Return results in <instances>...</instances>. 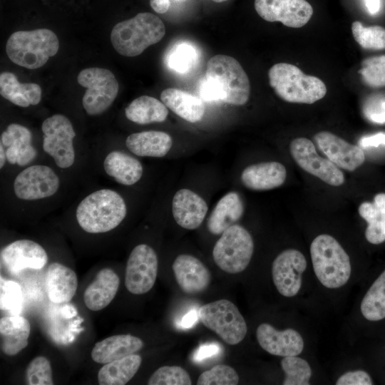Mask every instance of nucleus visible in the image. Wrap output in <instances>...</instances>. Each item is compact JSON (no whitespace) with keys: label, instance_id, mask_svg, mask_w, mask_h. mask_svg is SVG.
<instances>
[{"label":"nucleus","instance_id":"8","mask_svg":"<svg viewBox=\"0 0 385 385\" xmlns=\"http://www.w3.org/2000/svg\"><path fill=\"white\" fill-rule=\"evenodd\" d=\"M198 318L226 344L241 342L247 332L246 322L238 308L227 299H220L201 306Z\"/></svg>","mask_w":385,"mask_h":385},{"label":"nucleus","instance_id":"16","mask_svg":"<svg viewBox=\"0 0 385 385\" xmlns=\"http://www.w3.org/2000/svg\"><path fill=\"white\" fill-rule=\"evenodd\" d=\"M1 262L9 272L17 274L25 269L43 268L48 262V255L38 243L18 240L1 250Z\"/></svg>","mask_w":385,"mask_h":385},{"label":"nucleus","instance_id":"24","mask_svg":"<svg viewBox=\"0 0 385 385\" xmlns=\"http://www.w3.org/2000/svg\"><path fill=\"white\" fill-rule=\"evenodd\" d=\"M120 284L118 274L110 268L101 270L83 294L87 308L98 311L106 307L115 297Z\"/></svg>","mask_w":385,"mask_h":385},{"label":"nucleus","instance_id":"33","mask_svg":"<svg viewBox=\"0 0 385 385\" xmlns=\"http://www.w3.org/2000/svg\"><path fill=\"white\" fill-rule=\"evenodd\" d=\"M142 362L138 354H130L105 364L98 374L101 385H124L136 374Z\"/></svg>","mask_w":385,"mask_h":385},{"label":"nucleus","instance_id":"36","mask_svg":"<svg viewBox=\"0 0 385 385\" xmlns=\"http://www.w3.org/2000/svg\"><path fill=\"white\" fill-rule=\"evenodd\" d=\"M198 56L197 49L192 43L181 41L170 48L165 61L171 70L178 73H186L196 66Z\"/></svg>","mask_w":385,"mask_h":385},{"label":"nucleus","instance_id":"11","mask_svg":"<svg viewBox=\"0 0 385 385\" xmlns=\"http://www.w3.org/2000/svg\"><path fill=\"white\" fill-rule=\"evenodd\" d=\"M58 175L49 166L32 165L21 170L14 178L15 196L23 201H36L53 196L59 190Z\"/></svg>","mask_w":385,"mask_h":385},{"label":"nucleus","instance_id":"32","mask_svg":"<svg viewBox=\"0 0 385 385\" xmlns=\"http://www.w3.org/2000/svg\"><path fill=\"white\" fill-rule=\"evenodd\" d=\"M360 216L366 221L365 237L373 245L385 241V193H378L374 201L362 202L358 209Z\"/></svg>","mask_w":385,"mask_h":385},{"label":"nucleus","instance_id":"18","mask_svg":"<svg viewBox=\"0 0 385 385\" xmlns=\"http://www.w3.org/2000/svg\"><path fill=\"white\" fill-rule=\"evenodd\" d=\"M260 346L270 354L280 356H297L304 349L301 334L293 329L277 330L267 323H262L256 330Z\"/></svg>","mask_w":385,"mask_h":385},{"label":"nucleus","instance_id":"48","mask_svg":"<svg viewBox=\"0 0 385 385\" xmlns=\"http://www.w3.org/2000/svg\"><path fill=\"white\" fill-rule=\"evenodd\" d=\"M220 351L219 346L215 344H204L200 346L194 355V359L199 361L210 357Z\"/></svg>","mask_w":385,"mask_h":385},{"label":"nucleus","instance_id":"10","mask_svg":"<svg viewBox=\"0 0 385 385\" xmlns=\"http://www.w3.org/2000/svg\"><path fill=\"white\" fill-rule=\"evenodd\" d=\"M41 130L44 152L53 158L58 168H71L76 161V132L70 120L63 115L55 114L43 120Z\"/></svg>","mask_w":385,"mask_h":385},{"label":"nucleus","instance_id":"42","mask_svg":"<svg viewBox=\"0 0 385 385\" xmlns=\"http://www.w3.org/2000/svg\"><path fill=\"white\" fill-rule=\"evenodd\" d=\"M29 385H53L52 369L49 360L44 356H36L28 364L25 375Z\"/></svg>","mask_w":385,"mask_h":385},{"label":"nucleus","instance_id":"17","mask_svg":"<svg viewBox=\"0 0 385 385\" xmlns=\"http://www.w3.org/2000/svg\"><path fill=\"white\" fill-rule=\"evenodd\" d=\"M318 148L338 168L354 171L365 161V154L359 145H352L329 131L314 135Z\"/></svg>","mask_w":385,"mask_h":385},{"label":"nucleus","instance_id":"47","mask_svg":"<svg viewBox=\"0 0 385 385\" xmlns=\"http://www.w3.org/2000/svg\"><path fill=\"white\" fill-rule=\"evenodd\" d=\"M380 145H385V133L381 132L374 135L364 136L359 140L361 148L377 147Z\"/></svg>","mask_w":385,"mask_h":385},{"label":"nucleus","instance_id":"43","mask_svg":"<svg viewBox=\"0 0 385 385\" xmlns=\"http://www.w3.org/2000/svg\"><path fill=\"white\" fill-rule=\"evenodd\" d=\"M0 307L12 313L20 312L22 306V292L20 285L11 280H6L1 277Z\"/></svg>","mask_w":385,"mask_h":385},{"label":"nucleus","instance_id":"29","mask_svg":"<svg viewBox=\"0 0 385 385\" xmlns=\"http://www.w3.org/2000/svg\"><path fill=\"white\" fill-rule=\"evenodd\" d=\"M160 100L168 108L190 123L201 120L205 114V106L201 98L178 88L163 90Z\"/></svg>","mask_w":385,"mask_h":385},{"label":"nucleus","instance_id":"41","mask_svg":"<svg viewBox=\"0 0 385 385\" xmlns=\"http://www.w3.org/2000/svg\"><path fill=\"white\" fill-rule=\"evenodd\" d=\"M239 382L237 371L230 366L218 364L205 371L198 377L197 385H236Z\"/></svg>","mask_w":385,"mask_h":385},{"label":"nucleus","instance_id":"5","mask_svg":"<svg viewBox=\"0 0 385 385\" xmlns=\"http://www.w3.org/2000/svg\"><path fill=\"white\" fill-rule=\"evenodd\" d=\"M58 48L56 35L47 29L16 31L9 36L6 45L9 59L29 69L43 66L56 54Z\"/></svg>","mask_w":385,"mask_h":385},{"label":"nucleus","instance_id":"1","mask_svg":"<svg viewBox=\"0 0 385 385\" xmlns=\"http://www.w3.org/2000/svg\"><path fill=\"white\" fill-rule=\"evenodd\" d=\"M123 197L115 190L99 189L78 203L76 218L78 225L91 234L105 233L116 228L127 215Z\"/></svg>","mask_w":385,"mask_h":385},{"label":"nucleus","instance_id":"44","mask_svg":"<svg viewBox=\"0 0 385 385\" xmlns=\"http://www.w3.org/2000/svg\"><path fill=\"white\" fill-rule=\"evenodd\" d=\"M364 113L369 120L376 123H385V98L371 97L364 105Z\"/></svg>","mask_w":385,"mask_h":385},{"label":"nucleus","instance_id":"38","mask_svg":"<svg viewBox=\"0 0 385 385\" xmlns=\"http://www.w3.org/2000/svg\"><path fill=\"white\" fill-rule=\"evenodd\" d=\"M351 32L354 40L365 49H385V29L381 26H364L355 21L351 24Z\"/></svg>","mask_w":385,"mask_h":385},{"label":"nucleus","instance_id":"25","mask_svg":"<svg viewBox=\"0 0 385 385\" xmlns=\"http://www.w3.org/2000/svg\"><path fill=\"white\" fill-rule=\"evenodd\" d=\"M143 346V342L131 334H118L97 342L92 351V359L105 364L115 359L133 354Z\"/></svg>","mask_w":385,"mask_h":385},{"label":"nucleus","instance_id":"22","mask_svg":"<svg viewBox=\"0 0 385 385\" xmlns=\"http://www.w3.org/2000/svg\"><path fill=\"white\" fill-rule=\"evenodd\" d=\"M286 177L285 167L275 161L250 165L241 173L242 184L252 190H269L277 188L284 183Z\"/></svg>","mask_w":385,"mask_h":385},{"label":"nucleus","instance_id":"6","mask_svg":"<svg viewBox=\"0 0 385 385\" xmlns=\"http://www.w3.org/2000/svg\"><path fill=\"white\" fill-rule=\"evenodd\" d=\"M205 77L217 88L220 101L235 106L245 104L250 94L249 78L234 58L217 54L209 59Z\"/></svg>","mask_w":385,"mask_h":385},{"label":"nucleus","instance_id":"28","mask_svg":"<svg viewBox=\"0 0 385 385\" xmlns=\"http://www.w3.org/2000/svg\"><path fill=\"white\" fill-rule=\"evenodd\" d=\"M244 213L242 200L236 192H229L217 202L207 220V227L212 235H221L235 225Z\"/></svg>","mask_w":385,"mask_h":385},{"label":"nucleus","instance_id":"9","mask_svg":"<svg viewBox=\"0 0 385 385\" xmlns=\"http://www.w3.org/2000/svg\"><path fill=\"white\" fill-rule=\"evenodd\" d=\"M78 83L86 91L82 105L89 115H98L107 111L118 92V83L113 73L106 68L93 67L82 70Z\"/></svg>","mask_w":385,"mask_h":385},{"label":"nucleus","instance_id":"27","mask_svg":"<svg viewBox=\"0 0 385 385\" xmlns=\"http://www.w3.org/2000/svg\"><path fill=\"white\" fill-rule=\"evenodd\" d=\"M173 139L167 133L148 130L129 135L125 140L127 148L139 157L162 158L168 153Z\"/></svg>","mask_w":385,"mask_h":385},{"label":"nucleus","instance_id":"13","mask_svg":"<svg viewBox=\"0 0 385 385\" xmlns=\"http://www.w3.org/2000/svg\"><path fill=\"white\" fill-rule=\"evenodd\" d=\"M289 151L295 163L308 173L332 186H340L344 183L343 173L328 158L319 156L309 139H293L289 145Z\"/></svg>","mask_w":385,"mask_h":385},{"label":"nucleus","instance_id":"14","mask_svg":"<svg viewBox=\"0 0 385 385\" xmlns=\"http://www.w3.org/2000/svg\"><path fill=\"white\" fill-rule=\"evenodd\" d=\"M307 265L304 255L295 249L285 250L276 257L272 265V276L279 294L292 297L299 292Z\"/></svg>","mask_w":385,"mask_h":385},{"label":"nucleus","instance_id":"37","mask_svg":"<svg viewBox=\"0 0 385 385\" xmlns=\"http://www.w3.org/2000/svg\"><path fill=\"white\" fill-rule=\"evenodd\" d=\"M285 374L284 385H309L312 369L308 362L297 356H285L281 361Z\"/></svg>","mask_w":385,"mask_h":385},{"label":"nucleus","instance_id":"19","mask_svg":"<svg viewBox=\"0 0 385 385\" xmlns=\"http://www.w3.org/2000/svg\"><path fill=\"white\" fill-rule=\"evenodd\" d=\"M176 282L188 294L204 292L210 283V272L197 257L187 254L178 255L173 263Z\"/></svg>","mask_w":385,"mask_h":385},{"label":"nucleus","instance_id":"39","mask_svg":"<svg viewBox=\"0 0 385 385\" xmlns=\"http://www.w3.org/2000/svg\"><path fill=\"white\" fill-rule=\"evenodd\" d=\"M359 73L363 82L372 88L385 87V55L364 59Z\"/></svg>","mask_w":385,"mask_h":385},{"label":"nucleus","instance_id":"45","mask_svg":"<svg viewBox=\"0 0 385 385\" xmlns=\"http://www.w3.org/2000/svg\"><path fill=\"white\" fill-rule=\"evenodd\" d=\"M337 385H371L372 379L369 374L362 370L347 371L337 381Z\"/></svg>","mask_w":385,"mask_h":385},{"label":"nucleus","instance_id":"50","mask_svg":"<svg viewBox=\"0 0 385 385\" xmlns=\"http://www.w3.org/2000/svg\"><path fill=\"white\" fill-rule=\"evenodd\" d=\"M369 12L371 14L377 13L380 9V0H364Z\"/></svg>","mask_w":385,"mask_h":385},{"label":"nucleus","instance_id":"12","mask_svg":"<svg viewBox=\"0 0 385 385\" xmlns=\"http://www.w3.org/2000/svg\"><path fill=\"white\" fill-rule=\"evenodd\" d=\"M158 260L155 250L140 244L131 251L126 263L125 285L133 294H143L153 287L158 274Z\"/></svg>","mask_w":385,"mask_h":385},{"label":"nucleus","instance_id":"31","mask_svg":"<svg viewBox=\"0 0 385 385\" xmlns=\"http://www.w3.org/2000/svg\"><path fill=\"white\" fill-rule=\"evenodd\" d=\"M0 93L14 105L26 108L39 103L42 91L36 83H21L13 73L3 72L0 75Z\"/></svg>","mask_w":385,"mask_h":385},{"label":"nucleus","instance_id":"21","mask_svg":"<svg viewBox=\"0 0 385 385\" xmlns=\"http://www.w3.org/2000/svg\"><path fill=\"white\" fill-rule=\"evenodd\" d=\"M208 210L205 200L189 189L175 192L172 202V212L177 224L187 230L200 227Z\"/></svg>","mask_w":385,"mask_h":385},{"label":"nucleus","instance_id":"7","mask_svg":"<svg viewBox=\"0 0 385 385\" xmlns=\"http://www.w3.org/2000/svg\"><path fill=\"white\" fill-rule=\"evenodd\" d=\"M254 242L250 232L239 225L225 230L214 245L215 263L222 271L237 274L244 271L252 259Z\"/></svg>","mask_w":385,"mask_h":385},{"label":"nucleus","instance_id":"46","mask_svg":"<svg viewBox=\"0 0 385 385\" xmlns=\"http://www.w3.org/2000/svg\"><path fill=\"white\" fill-rule=\"evenodd\" d=\"M198 91L200 98L205 101H220L217 90L205 76L200 83Z\"/></svg>","mask_w":385,"mask_h":385},{"label":"nucleus","instance_id":"51","mask_svg":"<svg viewBox=\"0 0 385 385\" xmlns=\"http://www.w3.org/2000/svg\"><path fill=\"white\" fill-rule=\"evenodd\" d=\"M6 160V150L3 145H0V168L2 169L5 164Z\"/></svg>","mask_w":385,"mask_h":385},{"label":"nucleus","instance_id":"2","mask_svg":"<svg viewBox=\"0 0 385 385\" xmlns=\"http://www.w3.org/2000/svg\"><path fill=\"white\" fill-rule=\"evenodd\" d=\"M165 34L162 20L153 14L143 12L115 24L111 33V41L118 53L133 57L159 42Z\"/></svg>","mask_w":385,"mask_h":385},{"label":"nucleus","instance_id":"23","mask_svg":"<svg viewBox=\"0 0 385 385\" xmlns=\"http://www.w3.org/2000/svg\"><path fill=\"white\" fill-rule=\"evenodd\" d=\"M45 287L50 301L56 304L68 302L78 287L76 274L70 267L53 262L46 271Z\"/></svg>","mask_w":385,"mask_h":385},{"label":"nucleus","instance_id":"20","mask_svg":"<svg viewBox=\"0 0 385 385\" xmlns=\"http://www.w3.org/2000/svg\"><path fill=\"white\" fill-rule=\"evenodd\" d=\"M0 145L6 150L7 162L11 165L24 167L30 164L37 156L32 145V134L29 128L11 123L1 134Z\"/></svg>","mask_w":385,"mask_h":385},{"label":"nucleus","instance_id":"4","mask_svg":"<svg viewBox=\"0 0 385 385\" xmlns=\"http://www.w3.org/2000/svg\"><path fill=\"white\" fill-rule=\"evenodd\" d=\"M310 254L315 275L324 287L336 289L348 282L351 272L350 259L334 237L327 234L316 237Z\"/></svg>","mask_w":385,"mask_h":385},{"label":"nucleus","instance_id":"52","mask_svg":"<svg viewBox=\"0 0 385 385\" xmlns=\"http://www.w3.org/2000/svg\"><path fill=\"white\" fill-rule=\"evenodd\" d=\"M210 1H215V2H217V3H221V2L226 1L227 0H210Z\"/></svg>","mask_w":385,"mask_h":385},{"label":"nucleus","instance_id":"34","mask_svg":"<svg viewBox=\"0 0 385 385\" xmlns=\"http://www.w3.org/2000/svg\"><path fill=\"white\" fill-rule=\"evenodd\" d=\"M126 118L135 123L145 125L163 122L168 117L165 105L155 98L141 96L134 99L125 108Z\"/></svg>","mask_w":385,"mask_h":385},{"label":"nucleus","instance_id":"30","mask_svg":"<svg viewBox=\"0 0 385 385\" xmlns=\"http://www.w3.org/2000/svg\"><path fill=\"white\" fill-rule=\"evenodd\" d=\"M31 325L19 314L7 316L0 319L1 346L3 352L14 356L28 345Z\"/></svg>","mask_w":385,"mask_h":385},{"label":"nucleus","instance_id":"40","mask_svg":"<svg viewBox=\"0 0 385 385\" xmlns=\"http://www.w3.org/2000/svg\"><path fill=\"white\" fill-rule=\"evenodd\" d=\"M148 385H190L192 381L188 371L179 366H163L149 378Z\"/></svg>","mask_w":385,"mask_h":385},{"label":"nucleus","instance_id":"35","mask_svg":"<svg viewBox=\"0 0 385 385\" xmlns=\"http://www.w3.org/2000/svg\"><path fill=\"white\" fill-rule=\"evenodd\" d=\"M360 309L369 321L385 318V270L379 276L363 297Z\"/></svg>","mask_w":385,"mask_h":385},{"label":"nucleus","instance_id":"3","mask_svg":"<svg viewBox=\"0 0 385 385\" xmlns=\"http://www.w3.org/2000/svg\"><path fill=\"white\" fill-rule=\"evenodd\" d=\"M268 77L277 96L288 103L312 104L324 98L327 91L320 78L306 75L297 66L287 63L273 65Z\"/></svg>","mask_w":385,"mask_h":385},{"label":"nucleus","instance_id":"26","mask_svg":"<svg viewBox=\"0 0 385 385\" xmlns=\"http://www.w3.org/2000/svg\"><path fill=\"white\" fill-rule=\"evenodd\" d=\"M103 167L105 173L123 185H133L142 178L143 168L141 163L130 155L112 150L104 158Z\"/></svg>","mask_w":385,"mask_h":385},{"label":"nucleus","instance_id":"15","mask_svg":"<svg viewBox=\"0 0 385 385\" xmlns=\"http://www.w3.org/2000/svg\"><path fill=\"white\" fill-rule=\"evenodd\" d=\"M255 9L264 20L279 21L290 28L304 26L313 14V8L306 0H255Z\"/></svg>","mask_w":385,"mask_h":385},{"label":"nucleus","instance_id":"49","mask_svg":"<svg viewBox=\"0 0 385 385\" xmlns=\"http://www.w3.org/2000/svg\"><path fill=\"white\" fill-rule=\"evenodd\" d=\"M197 318V312L195 309L191 310L183 317L180 325L184 329L190 328L196 322Z\"/></svg>","mask_w":385,"mask_h":385}]
</instances>
